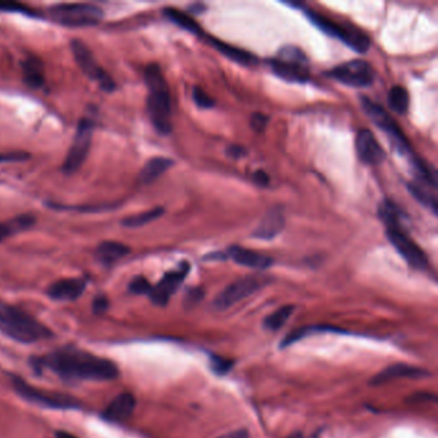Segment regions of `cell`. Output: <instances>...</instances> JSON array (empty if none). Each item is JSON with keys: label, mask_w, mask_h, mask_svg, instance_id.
Returning a JSON list of instances; mask_svg holds the SVG:
<instances>
[{"label": "cell", "mask_w": 438, "mask_h": 438, "mask_svg": "<svg viewBox=\"0 0 438 438\" xmlns=\"http://www.w3.org/2000/svg\"><path fill=\"white\" fill-rule=\"evenodd\" d=\"M34 364L67 380L105 382L119 377V368L114 361L73 347L53 351L34 360Z\"/></svg>", "instance_id": "obj_1"}, {"label": "cell", "mask_w": 438, "mask_h": 438, "mask_svg": "<svg viewBox=\"0 0 438 438\" xmlns=\"http://www.w3.org/2000/svg\"><path fill=\"white\" fill-rule=\"evenodd\" d=\"M144 78L149 90L147 99L149 119L158 132L161 134H168L173 129L171 98L165 76L157 64L153 63L146 69Z\"/></svg>", "instance_id": "obj_2"}, {"label": "cell", "mask_w": 438, "mask_h": 438, "mask_svg": "<svg viewBox=\"0 0 438 438\" xmlns=\"http://www.w3.org/2000/svg\"><path fill=\"white\" fill-rule=\"evenodd\" d=\"M0 332L21 343H35L53 335L34 316L3 301H0Z\"/></svg>", "instance_id": "obj_3"}, {"label": "cell", "mask_w": 438, "mask_h": 438, "mask_svg": "<svg viewBox=\"0 0 438 438\" xmlns=\"http://www.w3.org/2000/svg\"><path fill=\"white\" fill-rule=\"evenodd\" d=\"M361 105H362L365 114H368L369 119L376 123L380 130H383L389 137L394 148L397 149L403 156L412 158V161H414L417 157L412 155V147L406 139V137L403 135L401 128L394 121V117L391 114H387L386 110L382 105L374 103L369 98H361Z\"/></svg>", "instance_id": "obj_4"}, {"label": "cell", "mask_w": 438, "mask_h": 438, "mask_svg": "<svg viewBox=\"0 0 438 438\" xmlns=\"http://www.w3.org/2000/svg\"><path fill=\"white\" fill-rule=\"evenodd\" d=\"M49 16L63 26H94L103 18L102 9L87 3L58 4L49 8Z\"/></svg>", "instance_id": "obj_5"}, {"label": "cell", "mask_w": 438, "mask_h": 438, "mask_svg": "<svg viewBox=\"0 0 438 438\" xmlns=\"http://www.w3.org/2000/svg\"><path fill=\"white\" fill-rule=\"evenodd\" d=\"M272 70L278 78L290 82H305L310 78L306 57L296 46H284L277 60L270 62Z\"/></svg>", "instance_id": "obj_6"}, {"label": "cell", "mask_w": 438, "mask_h": 438, "mask_svg": "<svg viewBox=\"0 0 438 438\" xmlns=\"http://www.w3.org/2000/svg\"><path fill=\"white\" fill-rule=\"evenodd\" d=\"M306 16L308 19L320 28L326 35L333 36L342 40L344 44L349 45L351 49L359 53L368 52L370 42L367 35H364L361 31L353 27L343 26L337 22H333L324 16L316 13L315 10L307 9Z\"/></svg>", "instance_id": "obj_7"}, {"label": "cell", "mask_w": 438, "mask_h": 438, "mask_svg": "<svg viewBox=\"0 0 438 438\" xmlns=\"http://www.w3.org/2000/svg\"><path fill=\"white\" fill-rule=\"evenodd\" d=\"M12 385L21 397H24L28 403H35L42 408L69 410V409H78L80 406V403L69 394H55V392H49L44 389H37L35 387L30 386L21 378H12Z\"/></svg>", "instance_id": "obj_8"}, {"label": "cell", "mask_w": 438, "mask_h": 438, "mask_svg": "<svg viewBox=\"0 0 438 438\" xmlns=\"http://www.w3.org/2000/svg\"><path fill=\"white\" fill-rule=\"evenodd\" d=\"M91 139H93V123L90 120L84 119L80 121L79 128L71 144L70 150L62 166V170L66 175L76 173L80 167L84 165L91 147Z\"/></svg>", "instance_id": "obj_9"}, {"label": "cell", "mask_w": 438, "mask_h": 438, "mask_svg": "<svg viewBox=\"0 0 438 438\" xmlns=\"http://www.w3.org/2000/svg\"><path fill=\"white\" fill-rule=\"evenodd\" d=\"M328 75L334 80L352 88H367L376 80V71L373 66L362 60L342 63L329 71Z\"/></svg>", "instance_id": "obj_10"}, {"label": "cell", "mask_w": 438, "mask_h": 438, "mask_svg": "<svg viewBox=\"0 0 438 438\" xmlns=\"http://www.w3.org/2000/svg\"><path fill=\"white\" fill-rule=\"evenodd\" d=\"M71 49H72L73 57L78 62L80 69L88 76L89 79L97 81L99 87L105 90V91H112L114 90V80L107 73V71L103 70L98 64L97 60L93 55V52L89 49L88 45L82 43L81 40H72L71 42Z\"/></svg>", "instance_id": "obj_11"}, {"label": "cell", "mask_w": 438, "mask_h": 438, "mask_svg": "<svg viewBox=\"0 0 438 438\" xmlns=\"http://www.w3.org/2000/svg\"><path fill=\"white\" fill-rule=\"evenodd\" d=\"M387 238L394 245L396 251L401 254L403 260L414 269L426 270L428 266L427 256L419 245L406 234L401 228H387Z\"/></svg>", "instance_id": "obj_12"}, {"label": "cell", "mask_w": 438, "mask_h": 438, "mask_svg": "<svg viewBox=\"0 0 438 438\" xmlns=\"http://www.w3.org/2000/svg\"><path fill=\"white\" fill-rule=\"evenodd\" d=\"M265 281L259 277H245L231 283L215 299V307L218 310H227L229 307L238 304L239 301L249 297L254 292L263 288Z\"/></svg>", "instance_id": "obj_13"}, {"label": "cell", "mask_w": 438, "mask_h": 438, "mask_svg": "<svg viewBox=\"0 0 438 438\" xmlns=\"http://www.w3.org/2000/svg\"><path fill=\"white\" fill-rule=\"evenodd\" d=\"M189 272V263H183L180 268L174 272H168L164 275V278L158 281L156 287H152L149 292V297L152 302L158 306H165L168 299L175 293L180 284Z\"/></svg>", "instance_id": "obj_14"}, {"label": "cell", "mask_w": 438, "mask_h": 438, "mask_svg": "<svg viewBox=\"0 0 438 438\" xmlns=\"http://www.w3.org/2000/svg\"><path fill=\"white\" fill-rule=\"evenodd\" d=\"M355 143L360 159L368 165H378L386 157L385 150L369 130H360Z\"/></svg>", "instance_id": "obj_15"}, {"label": "cell", "mask_w": 438, "mask_h": 438, "mask_svg": "<svg viewBox=\"0 0 438 438\" xmlns=\"http://www.w3.org/2000/svg\"><path fill=\"white\" fill-rule=\"evenodd\" d=\"M426 377H430V373L424 369L415 368V367L406 365V364H394L388 368L383 369L380 373H378L377 376L373 378L371 385L379 386V385H383V383L389 382L392 379H401V378L418 379V378Z\"/></svg>", "instance_id": "obj_16"}, {"label": "cell", "mask_w": 438, "mask_h": 438, "mask_svg": "<svg viewBox=\"0 0 438 438\" xmlns=\"http://www.w3.org/2000/svg\"><path fill=\"white\" fill-rule=\"evenodd\" d=\"M87 283L84 279H62L51 284L48 296L57 301H73L84 293Z\"/></svg>", "instance_id": "obj_17"}, {"label": "cell", "mask_w": 438, "mask_h": 438, "mask_svg": "<svg viewBox=\"0 0 438 438\" xmlns=\"http://www.w3.org/2000/svg\"><path fill=\"white\" fill-rule=\"evenodd\" d=\"M284 224H286V219H284L281 209H272L263 216L261 222L252 233V237L256 239L270 240L281 233L284 228Z\"/></svg>", "instance_id": "obj_18"}, {"label": "cell", "mask_w": 438, "mask_h": 438, "mask_svg": "<svg viewBox=\"0 0 438 438\" xmlns=\"http://www.w3.org/2000/svg\"><path fill=\"white\" fill-rule=\"evenodd\" d=\"M228 254L233 261L247 268L263 270L272 265V259H270L269 256H265V254H259L256 251H251L238 245H231L228 249Z\"/></svg>", "instance_id": "obj_19"}, {"label": "cell", "mask_w": 438, "mask_h": 438, "mask_svg": "<svg viewBox=\"0 0 438 438\" xmlns=\"http://www.w3.org/2000/svg\"><path fill=\"white\" fill-rule=\"evenodd\" d=\"M135 397L132 394H119L114 398L105 410V418L107 421H123L132 417V412L135 410Z\"/></svg>", "instance_id": "obj_20"}, {"label": "cell", "mask_w": 438, "mask_h": 438, "mask_svg": "<svg viewBox=\"0 0 438 438\" xmlns=\"http://www.w3.org/2000/svg\"><path fill=\"white\" fill-rule=\"evenodd\" d=\"M129 254H130L129 245H123L120 242H114V240L102 242L98 245L97 251H96L98 260L105 265L117 263L119 260H121Z\"/></svg>", "instance_id": "obj_21"}, {"label": "cell", "mask_w": 438, "mask_h": 438, "mask_svg": "<svg viewBox=\"0 0 438 438\" xmlns=\"http://www.w3.org/2000/svg\"><path fill=\"white\" fill-rule=\"evenodd\" d=\"M173 165H174V162L170 158H152L141 168V174H139V182L144 185L152 184L153 182L157 180L159 176L164 175Z\"/></svg>", "instance_id": "obj_22"}, {"label": "cell", "mask_w": 438, "mask_h": 438, "mask_svg": "<svg viewBox=\"0 0 438 438\" xmlns=\"http://www.w3.org/2000/svg\"><path fill=\"white\" fill-rule=\"evenodd\" d=\"M35 224V218L33 215H18L13 219L0 222V242L7 238L13 237L21 231L33 228Z\"/></svg>", "instance_id": "obj_23"}, {"label": "cell", "mask_w": 438, "mask_h": 438, "mask_svg": "<svg viewBox=\"0 0 438 438\" xmlns=\"http://www.w3.org/2000/svg\"><path fill=\"white\" fill-rule=\"evenodd\" d=\"M209 40H210L211 45H213L221 54H224L227 58L231 60V61L237 62L243 66H251V64L257 63L256 57L252 55L251 53L245 52L243 49H239L233 45L227 44L224 42H220L215 37H210Z\"/></svg>", "instance_id": "obj_24"}, {"label": "cell", "mask_w": 438, "mask_h": 438, "mask_svg": "<svg viewBox=\"0 0 438 438\" xmlns=\"http://www.w3.org/2000/svg\"><path fill=\"white\" fill-rule=\"evenodd\" d=\"M24 79L30 87L39 88L44 84V66L43 62L36 57H28L22 63Z\"/></svg>", "instance_id": "obj_25"}, {"label": "cell", "mask_w": 438, "mask_h": 438, "mask_svg": "<svg viewBox=\"0 0 438 438\" xmlns=\"http://www.w3.org/2000/svg\"><path fill=\"white\" fill-rule=\"evenodd\" d=\"M165 16H166L171 22L176 24L177 26L184 28L186 31L195 34V35H202V28L193 18L191 17L189 15H186L182 10H177L174 8L165 9Z\"/></svg>", "instance_id": "obj_26"}, {"label": "cell", "mask_w": 438, "mask_h": 438, "mask_svg": "<svg viewBox=\"0 0 438 438\" xmlns=\"http://www.w3.org/2000/svg\"><path fill=\"white\" fill-rule=\"evenodd\" d=\"M379 216L386 222L387 228L403 229V215L394 202L388 200L383 202L379 207Z\"/></svg>", "instance_id": "obj_27"}, {"label": "cell", "mask_w": 438, "mask_h": 438, "mask_svg": "<svg viewBox=\"0 0 438 438\" xmlns=\"http://www.w3.org/2000/svg\"><path fill=\"white\" fill-rule=\"evenodd\" d=\"M409 100L408 90L400 85H396L388 93V105L396 114H406L409 110Z\"/></svg>", "instance_id": "obj_28"}, {"label": "cell", "mask_w": 438, "mask_h": 438, "mask_svg": "<svg viewBox=\"0 0 438 438\" xmlns=\"http://www.w3.org/2000/svg\"><path fill=\"white\" fill-rule=\"evenodd\" d=\"M164 212L165 210L162 207H156V209H152V210L146 211V212H141V213L123 220V225L125 228H141L155 220L159 219L164 215Z\"/></svg>", "instance_id": "obj_29"}, {"label": "cell", "mask_w": 438, "mask_h": 438, "mask_svg": "<svg viewBox=\"0 0 438 438\" xmlns=\"http://www.w3.org/2000/svg\"><path fill=\"white\" fill-rule=\"evenodd\" d=\"M293 310H295V307L292 305H287V306L278 308L277 311H274L272 314L265 317V320H263L265 328H268L270 331L281 329V326L288 322L290 315L293 314Z\"/></svg>", "instance_id": "obj_30"}, {"label": "cell", "mask_w": 438, "mask_h": 438, "mask_svg": "<svg viewBox=\"0 0 438 438\" xmlns=\"http://www.w3.org/2000/svg\"><path fill=\"white\" fill-rule=\"evenodd\" d=\"M231 367H233L231 360L224 359L220 356H211V369L220 376L227 374Z\"/></svg>", "instance_id": "obj_31"}, {"label": "cell", "mask_w": 438, "mask_h": 438, "mask_svg": "<svg viewBox=\"0 0 438 438\" xmlns=\"http://www.w3.org/2000/svg\"><path fill=\"white\" fill-rule=\"evenodd\" d=\"M129 290L135 295H147L150 290H152V286L144 277H137L135 279H132L130 286H129Z\"/></svg>", "instance_id": "obj_32"}, {"label": "cell", "mask_w": 438, "mask_h": 438, "mask_svg": "<svg viewBox=\"0 0 438 438\" xmlns=\"http://www.w3.org/2000/svg\"><path fill=\"white\" fill-rule=\"evenodd\" d=\"M193 99L195 102V105H198L200 108H211L213 107V99L209 97V94L206 91H203L201 88L193 89Z\"/></svg>", "instance_id": "obj_33"}, {"label": "cell", "mask_w": 438, "mask_h": 438, "mask_svg": "<svg viewBox=\"0 0 438 438\" xmlns=\"http://www.w3.org/2000/svg\"><path fill=\"white\" fill-rule=\"evenodd\" d=\"M269 117L263 114H254L251 116V128L254 132H263L268 125Z\"/></svg>", "instance_id": "obj_34"}, {"label": "cell", "mask_w": 438, "mask_h": 438, "mask_svg": "<svg viewBox=\"0 0 438 438\" xmlns=\"http://www.w3.org/2000/svg\"><path fill=\"white\" fill-rule=\"evenodd\" d=\"M28 158L27 153H7V155H0V164L1 162H16V161H24Z\"/></svg>", "instance_id": "obj_35"}, {"label": "cell", "mask_w": 438, "mask_h": 438, "mask_svg": "<svg viewBox=\"0 0 438 438\" xmlns=\"http://www.w3.org/2000/svg\"><path fill=\"white\" fill-rule=\"evenodd\" d=\"M202 297H203V292H202L201 290H191V292L186 295L185 302H186L189 306H192V305H195Z\"/></svg>", "instance_id": "obj_36"}, {"label": "cell", "mask_w": 438, "mask_h": 438, "mask_svg": "<svg viewBox=\"0 0 438 438\" xmlns=\"http://www.w3.org/2000/svg\"><path fill=\"white\" fill-rule=\"evenodd\" d=\"M252 179H254V183L257 185H260V186H266V185L269 184V182H270L268 174H266V173H263L261 170L256 171L254 176H252Z\"/></svg>", "instance_id": "obj_37"}, {"label": "cell", "mask_w": 438, "mask_h": 438, "mask_svg": "<svg viewBox=\"0 0 438 438\" xmlns=\"http://www.w3.org/2000/svg\"><path fill=\"white\" fill-rule=\"evenodd\" d=\"M0 9L1 10H12V12H24V13H30L28 9L25 8L24 6L15 4V3H0ZM31 15V13H30Z\"/></svg>", "instance_id": "obj_38"}, {"label": "cell", "mask_w": 438, "mask_h": 438, "mask_svg": "<svg viewBox=\"0 0 438 438\" xmlns=\"http://www.w3.org/2000/svg\"><path fill=\"white\" fill-rule=\"evenodd\" d=\"M227 153H228L229 157L240 158L245 156V149L237 144H233L227 149Z\"/></svg>", "instance_id": "obj_39"}, {"label": "cell", "mask_w": 438, "mask_h": 438, "mask_svg": "<svg viewBox=\"0 0 438 438\" xmlns=\"http://www.w3.org/2000/svg\"><path fill=\"white\" fill-rule=\"evenodd\" d=\"M108 306V301H107V298L105 297H98L96 301H94V310H96V313H103L105 308Z\"/></svg>", "instance_id": "obj_40"}, {"label": "cell", "mask_w": 438, "mask_h": 438, "mask_svg": "<svg viewBox=\"0 0 438 438\" xmlns=\"http://www.w3.org/2000/svg\"><path fill=\"white\" fill-rule=\"evenodd\" d=\"M218 438H248V432L245 430H234V432L222 435Z\"/></svg>", "instance_id": "obj_41"}, {"label": "cell", "mask_w": 438, "mask_h": 438, "mask_svg": "<svg viewBox=\"0 0 438 438\" xmlns=\"http://www.w3.org/2000/svg\"><path fill=\"white\" fill-rule=\"evenodd\" d=\"M55 438H78L75 437V436H72L70 433H67V432H57V435H55Z\"/></svg>", "instance_id": "obj_42"}, {"label": "cell", "mask_w": 438, "mask_h": 438, "mask_svg": "<svg viewBox=\"0 0 438 438\" xmlns=\"http://www.w3.org/2000/svg\"><path fill=\"white\" fill-rule=\"evenodd\" d=\"M286 438H304V435L301 432H295V433H292L288 437Z\"/></svg>", "instance_id": "obj_43"}]
</instances>
